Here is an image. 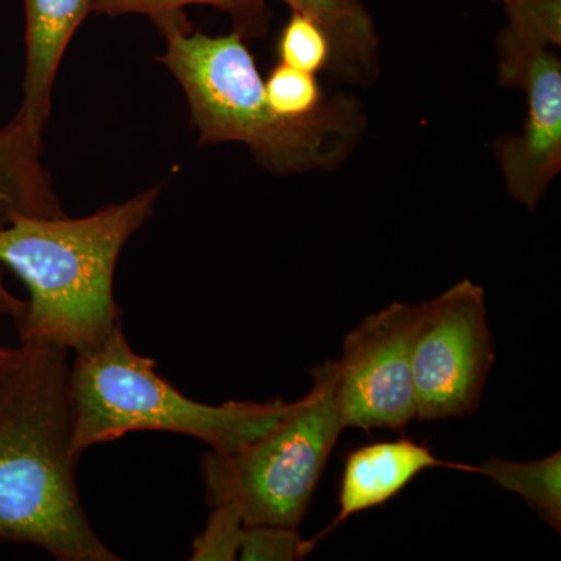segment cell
<instances>
[{"label":"cell","instance_id":"obj_8","mask_svg":"<svg viewBox=\"0 0 561 561\" xmlns=\"http://www.w3.org/2000/svg\"><path fill=\"white\" fill-rule=\"evenodd\" d=\"M541 33L505 25L497 39L501 81L523 88L527 119L522 135L497 140L508 194L534 210L561 169V62Z\"/></svg>","mask_w":561,"mask_h":561},{"label":"cell","instance_id":"obj_2","mask_svg":"<svg viewBox=\"0 0 561 561\" xmlns=\"http://www.w3.org/2000/svg\"><path fill=\"white\" fill-rule=\"evenodd\" d=\"M157 198L153 187L81 219L21 217L0 227V313L16 321L21 342L77 354L119 330L117 260Z\"/></svg>","mask_w":561,"mask_h":561},{"label":"cell","instance_id":"obj_3","mask_svg":"<svg viewBox=\"0 0 561 561\" xmlns=\"http://www.w3.org/2000/svg\"><path fill=\"white\" fill-rule=\"evenodd\" d=\"M165 39L158 58L180 81L202 144L242 142L268 171L331 169L356 140L360 114L348 99L324 102L306 119L273 111L256 61L241 33L191 32L183 11L151 20Z\"/></svg>","mask_w":561,"mask_h":561},{"label":"cell","instance_id":"obj_13","mask_svg":"<svg viewBox=\"0 0 561 561\" xmlns=\"http://www.w3.org/2000/svg\"><path fill=\"white\" fill-rule=\"evenodd\" d=\"M478 472L508 493L522 496L557 534L561 530V454L534 461H511L491 456Z\"/></svg>","mask_w":561,"mask_h":561},{"label":"cell","instance_id":"obj_18","mask_svg":"<svg viewBox=\"0 0 561 561\" xmlns=\"http://www.w3.org/2000/svg\"><path fill=\"white\" fill-rule=\"evenodd\" d=\"M312 541H305L297 529L254 524L245 526L242 534L239 560L294 561L301 560L313 549Z\"/></svg>","mask_w":561,"mask_h":561},{"label":"cell","instance_id":"obj_9","mask_svg":"<svg viewBox=\"0 0 561 561\" xmlns=\"http://www.w3.org/2000/svg\"><path fill=\"white\" fill-rule=\"evenodd\" d=\"M434 468L478 472L474 467L438 459L426 445L401 438L373 443L348 454L343 468L339 513L321 537L357 513L382 507L397 497L421 472ZM321 537L316 538V542Z\"/></svg>","mask_w":561,"mask_h":561},{"label":"cell","instance_id":"obj_17","mask_svg":"<svg viewBox=\"0 0 561 561\" xmlns=\"http://www.w3.org/2000/svg\"><path fill=\"white\" fill-rule=\"evenodd\" d=\"M245 523L241 513L228 502L213 505L205 530L192 542L191 560H238Z\"/></svg>","mask_w":561,"mask_h":561},{"label":"cell","instance_id":"obj_1","mask_svg":"<svg viewBox=\"0 0 561 561\" xmlns=\"http://www.w3.org/2000/svg\"><path fill=\"white\" fill-rule=\"evenodd\" d=\"M21 345L20 364L0 376V541L36 546L58 561H119L80 497L70 351Z\"/></svg>","mask_w":561,"mask_h":561},{"label":"cell","instance_id":"obj_10","mask_svg":"<svg viewBox=\"0 0 561 561\" xmlns=\"http://www.w3.org/2000/svg\"><path fill=\"white\" fill-rule=\"evenodd\" d=\"M24 101L18 114L43 138L62 55L81 22L94 11V0H24Z\"/></svg>","mask_w":561,"mask_h":561},{"label":"cell","instance_id":"obj_19","mask_svg":"<svg viewBox=\"0 0 561 561\" xmlns=\"http://www.w3.org/2000/svg\"><path fill=\"white\" fill-rule=\"evenodd\" d=\"M22 356H24L22 345L0 346V376L13 370L20 364Z\"/></svg>","mask_w":561,"mask_h":561},{"label":"cell","instance_id":"obj_12","mask_svg":"<svg viewBox=\"0 0 561 561\" xmlns=\"http://www.w3.org/2000/svg\"><path fill=\"white\" fill-rule=\"evenodd\" d=\"M291 11L319 22L330 38L331 66L341 76L367 81L375 69L378 36L362 0H284Z\"/></svg>","mask_w":561,"mask_h":561},{"label":"cell","instance_id":"obj_7","mask_svg":"<svg viewBox=\"0 0 561 561\" xmlns=\"http://www.w3.org/2000/svg\"><path fill=\"white\" fill-rule=\"evenodd\" d=\"M423 302H391L346 334L335 360L345 430L401 431L415 420L412 348Z\"/></svg>","mask_w":561,"mask_h":561},{"label":"cell","instance_id":"obj_15","mask_svg":"<svg viewBox=\"0 0 561 561\" xmlns=\"http://www.w3.org/2000/svg\"><path fill=\"white\" fill-rule=\"evenodd\" d=\"M264 83L273 111L284 119H306L323 106V92L316 73L280 62Z\"/></svg>","mask_w":561,"mask_h":561},{"label":"cell","instance_id":"obj_20","mask_svg":"<svg viewBox=\"0 0 561 561\" xmlns=\"http://www.w3.org/2000/svg\"><path fill=\"white\" fill-rule=\"evenodd\" d=\"M500 2L505 3L508 2V0H500Z\"/></svg>","mask_w":561,"mask_h":561},{"label":"cell","instance_id":"obj_6","mask_svg":"<svg viewBox=\"0 0 561 561\" xmlns=\"http://www.w3.org/2000/svg\"><path fill=\"white\" fill-rule=\"evenodd\" d=\"M494 365L485 291L471 279L423 302L412 348L415 420L467 419Z\"/></svg>","mask_w":561,"mask_h":561},{"label":"cell","instance_id":"obj_11","mask_svg":"<svg viewBox=\"0 0 561 561\" xmlns=\"http://www.w3.org/2000/svg\"><path fill=\"white\" fill-rule=\"evenodd\" d=\"M41 151L43 138L20 114L0 128V227L21 217L65 216Z\"/></svg>","mask_w":561,"mask_h":561},{"label":"cell","instance_id":"obj_4","mask_svg":"<svg viewBox=\"0 0 561 561\" xmlns=\"http://www.w3.org/2000/svg\"><path fill=\"white\" fill-rule=\"evenodd\" d=\"M73 449L110 443L139 431L172 432L232 453L257 440L294 402L203 404L184 397L157 371V362L133 351L122 327L70 360Z\"/></svg>","mask_w":561,"mask_h":561},{"label":"cell","instance_id":"obj_5","mask_svg":"<svg viewBox=\"0 0 561 561\" xmlns=\"http://www.w3.org/2000/svg\"><path fill=\"white\" fill-rule=\"evenodd\" d=\"M312 381L311 391L267 434L238 451L205 454L202 476L210 507L228 502L245 526L298 529L345 431L335 397V360L313 368Z\"/></svg>","mask_w":561,"mask_h":561},{"label":"cell","instance_id":"obj_16","mask_svg":"<svg viewBox=\"0 0 561 561\" xmlns=\"http://www.w3.org/2000/svg\"><path fill=\"white\" fill-rule=\"evenodd\" d=\"M280 62L290 68L317 73L331 65L330 38L323 27L308 14L291 11L278 43Z\"/></svg>","mask_w":561,"mask_h":561},{"label":"cell","instance_id":"obj_14","mask_svg":"<svg viewBox=\"0 0 561 561\" xmlns=\"http://www.w3.org/2000/svg\"><path fill=\"white\" fill-rule=\"evenodd\" d=\"M195 3L216 7L230 14L236 32L241 33L243 39L262 38L267 33L271 21L267 0H94V11L108 16L140 13L154 20Z\"/></svg>","mask_w":561,"mask_h":561}]
</instances>
